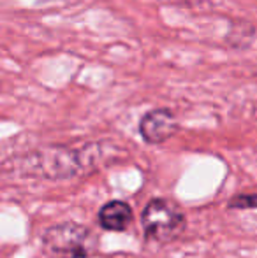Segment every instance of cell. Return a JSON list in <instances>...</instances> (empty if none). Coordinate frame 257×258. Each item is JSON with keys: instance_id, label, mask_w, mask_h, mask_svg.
Returning <instances> with one entry per match:
<instances>
[{"instance_id": "cell-1", "label": "cell", "mask_w": 257, "mask_h": 258, "mask_svg": "<svg viewBox=\"0 0 257 258\" xmlns=\"http://www.w3.org/2000/svg\"><path fill=\"white\" fill-rule=\"evenodd\" d=\"M100 163V148L92 144L83 150L53 146L27 155L20 163V172L42 179H69L88 172Z\"/></svg>"}, {"instance_id": "cell-2", "label": "cell", "mask_w": 257, "mask_h": 258, "mask_svg": "<svg viewBox=\"0 0 257 258\" xmlns=\"http://www.w3.org/2000/svg\"><path fill=\"white\" fill-rule=\"evenodd\" d=\"M42 242L55 258H90L99 249L97 235L76 221H64L46 228Z\"/></svg>"}, {"instance_id": "cell-3", "label": "cell", "mask_w": 257, "mask_h": 258, "mask_svg": "<svg viewBox=\"0 0 257 258\" xmlns=\"http://www.w3.org/2000/svg\"><path fill=\"white\" fill-rule=\"evenodd\" d=\"M141 227L155 242H173L187 227L185 213L169 199H151L141 213Z\"/></svg>"}, {"instance_id": "cell-4", "label": "cell", "mask_w": 257, "mask_h": 258, "mask_svg": "<svg viewBox=\"0 0 257 258\" xmlns=\"http://www.w3.org/2000/svg\"><path fill=\"white\" fill-rule=\"evenodd\" d=\"M178 119L169 109H151L141 118L139 134L148 144H162L178 132Z\"/></svg>"}, {"instance_id": "cell-5", "label": "cell", "mask_w": 257, "mask_h": 258, "mask_svg": "<svg viewBox=\"0 0 257 258\" xmlns=\"http://www.w3.org/2000/svg\"><path fill=\"white\" fill-rule=\"evenodd\" d=\"M132 207L124 201H110L106 202L97 213V221L104 230L110 232H124L132 223Z\"/></svg>"}, {"instance_id": "cell-6", "label": "cell", "mask_w": 257, "mask_h": 258, "mask_svg": "<svg viewBox=\"0 0 257 258\" xmlns=\"http://www.w3.org/2000/svg\"><path fill=\"white\" fill-rule=\"evenodd\" d=\"M227 207H231V209H254V207H257V194L234 195Z\"/></svg>"}]
</instances>
